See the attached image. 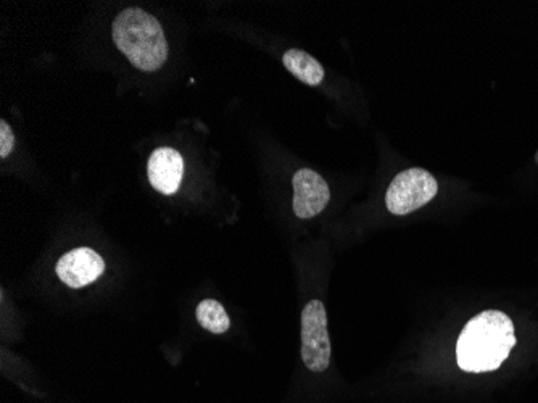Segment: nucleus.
Instances as JSON below:
<instances>
[{
  "label": "nucleus",
  "mask_w": 538,
  "mask_h": 403,
  "mask_svg": "<svg viewBox=\"0 0 538 403\" xmlns=\"http://www.w3.org/2000/svg\"><path fill=\"white\" fill-rule=\"evenodd\" d=\"M15 146V136L7 121L0 120V158H7Z\"/></svg>",
  "instance_id": "10"
},
{
  "label": "nucleus",
  "mask_w": 538,
  "mask_h": 403,
  "mask_svg": "<svg viewBox=\"0 0 538 403\" xmlns=\"http://www.w3.org/2000/svg\"><path fill=\"white\" fill-rule=\"evenodd\" d=\"M439 192L434 176L423 168H410L395 176L385 194V205L392 215L402 217L429 204Z\"/></svg>",
  "instance_id": "3"
},
{
  "label": "nucleus",
  "mask_w": 538,
  "mask_h": 403,
  "mask_svg": "<svg viewBox=\"0 0 538 403\" xmlns=\"http://www.w3.org/2000/svg\"><path fill=\"white\" fill-rule=\"evenodd\" d=\"M294 213L300 220H310L323 212L331 200V191L323 176L302 168L294 175Z\"/></svg>",
  "instance_id": "6"
},
{
  "label": "nucleus",
  "mask_w": 538,
  "mask_h": 403,
  "mask_svg": "<svg viewBox=\"0 0 538 403\" xmlns=\"http://www.w3.org/2000/svg\"><path fill=\"white\" fill-rule=\"evenodd\" d=\"M147 173L154 189L165 196H173L183 181V157L178 150L170 149V147L157 149L150 157Z\"/></svg>",
  "instance_id": "7"
},
{
  "label": "nucleus",
  "mask_w": 538,
  "mask_h": 403,
  "mask_svg": "<svg viewBox=\"0 0 538 403\" xmlns=\"http://www.w3.org/2000/svg\"><path fill=\"white\" fill-rule=\"evenodd\" d=\"M104 258L96 250L79 247L63 255L55 266V273L71 289H81L104 275Z\"/></svg>",
  "instance_id": "5"
},
{
  "label": "nucleus",
  "mask_w": 538,
  "mask_h": 403,
  "mask_svg": "<svg viewBox=\"0 0 538 403\" xmlns=\"http://www.w3.org/2000/svg\"><path fill=\"white\" fill-rule=\"evenodd\" d=\"M535 162H537V165H538V152H537V155H535Z\"/></svg>",
  "instance_id": "11"
},
{
  "label": "nucleus",
  "mask_w": 538,
  "mask_h": 403,
  "mask_svg": "<svg viewBox=\"0 0 538 403\" xmlns=\"http://www.w3.org/2000/svg\"><path fill=\"white\" fill-rule=\"evenodd\" d=\"M516 345L513 321L498 310L474 316L461 331L456 344V358L466 373L495 371L510 357Z\"/></svg>",
  "instance_id": "1"
},
{
  "label": "nucleus",
  "mask_w": 538,
  "mask_h": 403,
  "mask_svg": "<svg viewBox=\"0 0 538 403\" xmlns=\"http://www.w3.org/2000/svg\"><path fill=\"white\" fill-rule=\"evenodd\" d=\"M113 42L134 67L157 71L168 57L165 33L157 18L137 7L123 10L113 20Z\"/></svg>",
  "instance_id": "2"
},
{
  "label": "nucleus",
  "mask_w": 538,
  "mask_h": 403,
  "mask_svg": "<svg viewBox=\"0 0 538 403\" xmlns=\"http://www.w3.org/2000/svg\"><path fill=\"white\" fill-rule=\"evenodd\" d=\"M282 62H284V67L302 83L308 84V86H319L323 83V65L307 52L298 49L287 50L282 57Z\"/></svg>",
  "instance_id": "8"
},
{
  "label": "nucleus",
  "mask_w": 538,
  "mask_h": 403,
  "mask_svg": "<svg viewBox=\"0 0 538 403\" xmlns=\"http://www.w3.org/2000/svg\"><path fill=\"white\" fill-rule=\"evenodd\" d=\"M197 321L203 329L213 334H224L231 328V320L218 300H202L195 310Z\"/></svg>",
  "instance_id": "9"
},
{
  "label": "nucleus",
  "mask_w": 538,
  "mask_h": 403,
  "mask_svg": "<svg viewBox=\"0 0 538 403\" xmlns=\"http://www.w3.org/2000/svg\"><path fill=\"white\" fill-rule=\"evenodd\" d=\"M331 357L326 308L321 300H311L302 312L303 365L313 373H323L331 365Z\"/></svg>",
  "instance_id": "4"
}]
</instances>
